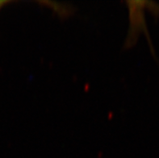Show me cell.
<instances>
[{
	"instance_id": "cell-1",
	"label": "cell",
	"mask_w": 159,
	"mask_h": 158,
	"mask_svg": "<svg viewBox=\"0 0 159 158\" xmlns=\"http://www.w3.org/2000/svg\"><path fill=\"white\" fill-rule=\"evenodd\" d=\"M4 3H5V2H0V7L2 6V4H4Z\"/></svg>"
}]
</instances>
